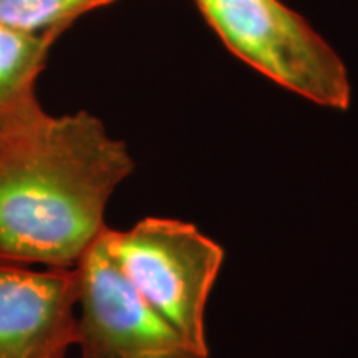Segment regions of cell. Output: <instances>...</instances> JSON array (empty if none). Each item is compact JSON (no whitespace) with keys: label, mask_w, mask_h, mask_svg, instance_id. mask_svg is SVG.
Listing matches in <instances>:
<instances>
[{"label":"cell","mask_w":358,"mask_h":358,"mask_svg":"<svg viewBox=\"0 0 358 358\" xmlns=\"http://www.w3.org/2000/svg\"><path fill=\"white\" fill-rule=\"evenodd\" d=\"M134 169L95 115H47L0 140V259L73 268L108 227L105 211Z\"/></svg>","instance_id":"obj_1"},{"label":"cell","mask_w":358,"mask_h":358,"mask_svg":"<svg viewBox=\"0 0 358 358\" xmlns=\"http://www.w3.org/2000/svg\"><path fill=\"white\" fill-rule=\"evenodd\" d=\"M201 15L250 69L325 108H350L347 66L332 45L282 0H194Z\"/></svg>","instance_id":"obj_2"},{"label":"cell","mask_w":358,"mask_h":358,"mask_svg":"<svg viewBox=\"0 0 358 358\" xmlns=\"http://www.w3.org/2000/svg\"><path fill=\"white\" fill-rule=\"evenodd\" d=\"M108 250L134 290L192 343L209 350L206 307L224 250L194 224L145 217L128 231H105Z\"/></svg>","instance_id":"obj_3"},{"label":"cell","mask_w":358,"mask_h":358,"mask_svg":"<svg viewBox=\"0 0 358 358\" xmlns=\"http://www.w3.org/2000/svg\"><path fill=\"white\" fill-rule=\"evenodd\" d=\"M75 268L78 358H211L134 290L111 257L105 232Z\"/></svg>","instance_id":"obj_4"},{"label":"cell","mask_w":358,"mask_h":358,"mask_svg":"<svg viewBox=\"0 0 358 358\" xmlns=\"http://www.w3.org/2000/svg\"><path fill=\"white\" fill-rule=\"evenodd\" d=\"M77 268L0 259V358H65L77 343Z\"/></svg>","instance_id":"obj_5"},{"label":"cell","mask_w":358,"mask_h":358,"mask_svg":"<svg viewBox=\"0 0 358 358\" xmlns=\"http://www.w3.org/2000/svg\"><path fill=\"white\" fill-rule=\"evenodd\" d=\"M57 40L0 25V140L35 127L48 113L37 80Z\"/></svg>","instance_id":"obj_6"},{"label":"cell","mask_w":358,"mask_h":358,"mask_svg":"<svg viewBox=\"0 0 358 358\" xmlns=\"http://www.w3.org/2000/svg\"><path fill=\"white\" fill-rule=\"evenodd\" d=\"M120 0H0V25L58 40L80 17Z\"/></svg>","instance_id":"obj_7"}]
</instances>
